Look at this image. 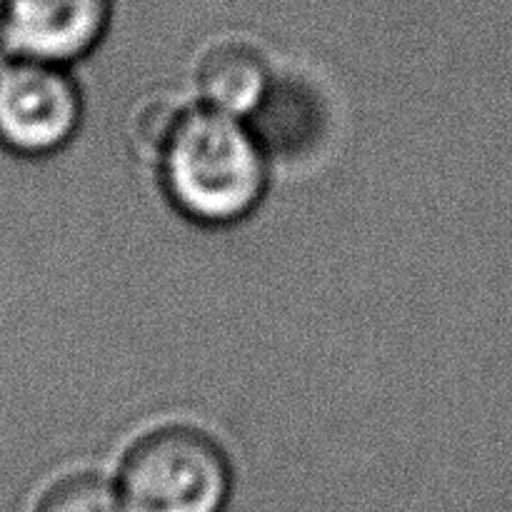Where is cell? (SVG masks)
I'll return each mask as SVG.
<instances>
[{
	"label": "cell",
	"mask_w": 512,
	"mask_h": 512,
	"mask_svg": "<svg viewBox=\"0 0 512 512\" xmlns=\"http://www.w3.org/2000/svg\"><path fill=\"white\" fill-rule=\"evenodd\" d=\"M158 163L175 208L203 225L243 220L268 183V155L250 125L205 105L185 110Z\"/></svg>",
	"instance_id": "6da1fadb"
},
{
	"label": "cell",
	"mask_w": 512,
	"mask_h": 512,
	"mask_svg": "<svg viewBox=\"0 0 512 512\" xmlns=\"http://www.w3.org/2000/svg\"><path fill=\"white\" fill-rule=\"evenodd\" d=\"M118 488L128 512H223L233 475L210 435L170 425L130 448Z\"/></svg>",
	"instance_id": "7a4b0ae2"
},
{
	"label": "cell",
	"mask_w": 512,
	"mask_h": 512,
	"mask_svg": "<svg viewBox=\"0 0 512 512\" xmlns=\"http://www.w3.org/2000/svg\"><path fill=\"white\" fill-rule=\"evenodd\" d=\"M83 100L63 65L15 58L0 70V148L38 160L70 143Z\"/></svg>",
	"instance_id": "3957f363"
},
{
	"label": "cell",
	"mask_w": 512,
	"mask_h": 512,
	"mask_svg": "<svg viewBox=\"0 0 512 512\" xmlns=\"http://www.w3.org/2000/svg\"><path fill=\"white\" fill-rule=\"evenodd\" d=\"M15 58L70 65L103 40L113 0H0Z\"/></svg>",
	"instance_id": "277c9868"
},
{
	"label": "cell",
	"mask_w": 512,
	"mask_h": 512,
	"mask_svg": "<svg viewBox=\"0 0 512 512\" xmlns=\"http://www.w3.org/2000/svg\"><path fill=\"white\" fill-rule=\"evenodd\" d=\"M268 158H300L323 143L328 103L308 78H273L258 108L245 120Z\"/></svg>",
	"instance_id": "5b68a950"
},
{
	"label": "cell",
	"mask_w": 512,
	"mask_h": 512,
	"mask_svg": "<svg viewBox=\"0 0 512 512\" xmlns=\"http://www.w3.org/2000/svg\"><path fill=\"white\" fill-rule=\"evenodd\" d=\"M273 78L265 55L243 40L213 45L198 65V90L205 108L240 120H248L258 108Z\"/></svg>",
	"instance_id": "8992f818"
},
{
	"label": "cell",
	"mask_w": 512,
	"mask_h": 512,
	"mask_svg": "<svg viewBox=\"0 0 512 512\" xmlns=\"http://www.w3.org/2000/svg\"><path fill=\"white\" fill-rule=\"evenodd\" d=\"M35 512H128V508L118 483L78 473L50 485Z\"/></svg>",
	"instance_id": "52a82bcc"
},
{
	"label": "cell",
	"mask_w": 512,
	"mask_h": 512,
	"mask_svg": "<svg viewBox=\"0 0 512 512\" xmlns=\"http://www.w3.org/2000/svg\"><path fill=\"white\" fill-rule=\"evenodd\" d=\"M185 108H178L173 100L155 98L140 108L133 120V143L140 155L150 160H160L165 145L173 138Z\"/></svg>",
	"instance_id": "ba28073f"
},
{
	"label": "cell",
	"mask_w": 512,
	"mask_h": 512,
	"mask_svg": "<svg viewBox=\"0 0 512 512\" xmlns=\"http://www.w3.org/2000/svg\"><path fill=\"white\" fill-rule=\"evenodd\" d=\"M10 60H15V55H13V48H10L8 30H5V23H3V13H0V70H3Z\"/></svg>",
	"instance_id": "9c48e42d"
}]
</instances>
